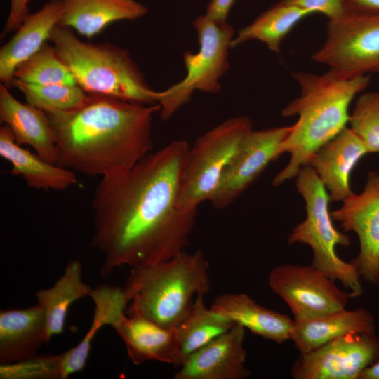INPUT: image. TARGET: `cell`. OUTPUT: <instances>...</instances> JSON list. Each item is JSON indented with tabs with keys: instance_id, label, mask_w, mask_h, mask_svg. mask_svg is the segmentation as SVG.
<instances>
[{
	"instance_id": "6da1fadb",
	"label": "cell",
	"mask_w": 379,
	"mask_h": 379,
	"mask_svg": "<svg viewBox=\"0 0 379 379\" xmlns=\"http://www.w3.org/2000/svg\"><path fill=\"white\" fill-rule=\"evenodd\" d=\"M189 147L185 140H174L125 174L102 178L93 199L90 241L104 256L102 277L125 265L162 262L185 250L197 213L178 203Z\"/></svg>"
},
{
	"instance_id": "7a4b0ae2",
	"label": "cell",
	"mask_w": 379,
	"mask_h": 379,
	"mask_svg": "<svg viewBox=\"0 0 379 379\" xmlns=\"http://www.w3.org/2000/svg\"><path fill=\"white\" fill-rule=\"evenodd\" d=\"M160 109L159 104L88 94L76 108L46 112L56 164L101 178L125 174L151 151L153 115Z\"/></svg>"
},
{
	"instance_id": "3957f363",
	"label": "cell",
	"mask_w": 379,
	"mask_h": 379,
	"mask_svg": "<svg viewBox=\"0 0 379 379\" xmlns=\"http://www.w3.org/2000/svg\"><path fill=\"white\" fill-rule=\"evenodd\" d=\"M300 95L282 110L283 117L298 116L280 152L290 154L288 164L277 174L273 186L295 178L314 153L335 138L349 123L350 106L368 86V74L347 77L329 70L324 74L294 72Z\"/></svg>"
},
{
	"instance_id": "277c9868",
	"label": "cell",
	"mask_w": 379,
	"mask_h": 379,
	"mask_svg": "<svg viewBox=\"0 0 379 379\" xmlns=\"http://www.w3.org/2000/svg\"><path fill=\"white\" fill-rule=\"evenodd\" d=\"M209 262L201 251L185 250L156 264L132 267L123 287L135 310L166 328H175L190 312L198 295L211 288Z\"/></svg>"
},
{
	"instance_id": "5b68a950",
	"label": "cell",
	"mask_w": 379,
	"mask_h": 379,
	"mask_svg": "<svg viewBox=\"0 0 379 379\" xmlns=\"http://www.w3.org/2000/svg\"><path fill=\"white\" fill-rule=\"evenodd\" d=\"M49 41L76 84L87 94L158 104V92L147 84L127 49L107 42L83 41L73 29L60 25L53 29Z\"/></svg>"
},
{
	"instance_id": "8992f818",
	"label": "cell",
	"mask_w": 379,
	"mask_h": 379,
	"mask_svg": "<svg viewBox=\"0 0 379 379\" xmlns=\"http://www.w3.org/2000/svg\"><path fill=\"white\" fill-rule=\"evenodd\" d=\"M295 182L305 201L306 218L288 234V244L310 246L313 254L311 264L333 281H340L351 298L360 296L363 288L359 272L351 262L340 258L335 251L338 245L348 247L350 239L333 224L327 190L309 164L300 168Z\"/></svg>"
},
{
	"instance_id": "52a82bcc",
	"label": "cell",
	"mask_w": 379,
	"mask_h": 379,
	"mask_svg": "<svg viewBox=\"0 0 379 379\" xmlns=\"http://www.w3.org/2000/svg\"><path fill=\"white\" fill-rule=\"evenodd\" d=\"M193 27L198 36L199 49L195 53L187 51L183 54L185 77L158 92L160 117L164 121L187 103L195 91L218 93L221 89L220 79L230 67L228 50L234 35L233 27L227 21L219 22L206 14L197 17Z\"/></svg>"
},
{
	"instance_id": "ba28073f",
	"label": "cell",
	"mask_w": 379,
	"mask_h": 379,
	"mask_svg": "<svg viewBox=\"0 0 379 379\" xmlns=\"http://www.w3.org/2000/svg\"><path fill=\"white\" fill-rule=\"evenodd\" d=\"M251 130V119L238 116L197 138L185 157L178 199L180 208L197 209L199 204L210 201L224 171Z\"/></svg>"
},
{
	"instance_id": "9c48e42d",
	"label": "cell",
	"mask_w": 379,
	"mask_h": 379,
	"mask_svg": "<svg viewBox=\"0 0 379 379\" xmlns=\"http://www.w3.org/2000/svg\"><path fill=\"white\" fill-rule=\"evenodd\" d=\"M326 31L314 61L343 77L379 73V13H345L328 20Z\"/></svg>"
},
{
	"instance_id": "30bf717a",
	"label": "cell",
	"mask_w": 379,
	"mask_h": 379,
	"mask_svg": "<svg viewBox=\"0 0 379 379\" xmlns=\"http://www.w3.org/2000/svg\"><path fill=\"white\" fill-rule=\"evenodd\" d=\"M271 291L289 307L295 321L319 317L346 308L350 293L312 264L280 265L268 275Z\"/></svg>"
},
{
	"instance_id": "8fae6325",
	"label": "cell",
	"mask_w": 379,
	"mask_h": 379,
	"mask_svg": "<svg viewBox=\"0 0 379 379\" xmlns=\"http://www.w3.org/2000/svg\"><path fill=\"white\" fill-rule=\"evenodd\" d=\"M379 359L375 333H350L308 353H300L291 368L294 379H359Z\"/></svg>"
},
{
	"instance_id": "7c38bea8",
	"label": "cell",
	"mask_w": 379,
	"mask_h": 379,
	"mask_svg": "<svg viewBox=\"0 0 379 379\" xmlns=\"http://www.w3.org/2000/svg\"><path fill=\"white\" fill-rule=\"evenodd\" d=\"M331 215L344 232L358 237L359 251L351 262L361 278L379 284V173L370 171L363 191L352 193Z\"/></svg>"
},
{
	"instance_id": "4fadbf2b",
	"label": "cell",
	"mask_w": 379,
	"mask_h": 379,
	"mask_svg": "<svg viewBox=\"0 0 379 379\" xmlns=\"http://www.w3.org/2000/svg\"><path fill=\"white\" fill-rule=\"evenodd\" d=\"M291 126L251 130L224 171L218 186L210 199L216 209L233 203L260 175L268 164L279 158L281 146Z\"/></svg>"
},
{
	"instance_id": "5bb4252c",
	"label": "cell",
	"mask_w": 379,
	"mask_h": 379,
	"mask_svg": "<svg viewBox=\"0 0 379 379\" xmlns=\"http://www.w3.org/2000/svg\"><path fill=\"white\" fill-rule=\"evenodd\" d=\"M245 328L235 324L227 332L192 353L175 373L174 379H245Z\"/></svg>"
},
{
	"instance_id": "9a60e30c",
	"label": "cell",
	"mask_w": 379,
	"mask_h": 379,
	"mask_svg": "<svg viewBox=\"0 0 379 379\" xmlns=\"http://www.w3.org/2000/svg\"><path fill=\"white\" fill-rule=\"evenodd\" d=\"M367 154L363 142L350 127H345L311 157L308 164L328 191L331 201H343L353 193L350 174Z\"/></svg>"
},
{
	"instance_id": "2e32d148",
	"label": "cell",
	"mask_w": 379,
	"mask_h": 379,
	"mask_svg": "<svg viewBox=\"0 0 379 379\" xmlns=\"http://www.w3.org/2000/svg\"><path fill=\"white\" fill-rule=\"evenodd\" d=\"M62 16L61 0H51L34 13H29L15 35L0 49V80L13 86L17 67L49 41Z\"/></svg>"
},
{
	"instance_id": "e0dca14e",
	"label": "cell",
	"mask_w": 379,
	"mask_h": 379,
	"mask_svg": "<svg viewBox=\"0 0 379 379\" xmlns=\"http://www.w3.org/2000/svg\"><path fill=\"white\" fill-rule=\"evenodd\" d=\"M112 326L123 340L135 365L157 361L174 365L177 344L175 328L161 327L135 310H129Z\"/></svg>"
},
{
	"instance_id": "ac0fdd59",
	"label": "cell",
	"mask_w": 379,
	"mask_h": 379,
	"mask_svg": "<svg viewBox=\"0 0 379 379\" xmlns=\"http://www.w3.org/2000/svg\"><path fill=\"white\" fill-rule=\"evenodd\" d=\"M44 343H48L46 317L39 304L22 309L1 310V364L30 359L37 355Z\"/></svg>"
},
{
	"instance_id": "d6986e66",
	"label": "cell",
	"mask_w": 379,
	"mask_h": 379,
	"mask_svg": "<svg viewBox=\"0 0 379 379\" xmlns=\"http://www.w3.org/2000/svg\"><path fill=\"white\" fill-rule=\"evenodd\" d=\"M0 121L11 128L17 144L29 145L46 161L57 164L55 137L46 113L18 101L2 84Z\"/></svg>"
},
{
	"instance_id": "ffe728a7",
	"label": "cell",
	"mask_w": 379,
	"mask_h": 379,
	"mask_svg": "<svg viewBox=\"0 0 379 379\" xmlns=\"http://www.w3.org/2000/svg\"><path fill=\"white\" fill-rule=\"evenodd\" d=\"M210 307L265 340L279 344L291 340L294 319L261 306L246 293L222 294Z\"/></svg>"
},
{
	"instance_id": "44dd1931",
	"label": "cell",
	"mask_w": 379,
	"mask_h": 379,
	"mask_svg": "<svg viewBox=\"0 0 379 379\" xmlns=\"http://www.w3.org/2000/svg\"><path fill=\"white\" fill-rule=\"evenodd\" d=\"M291 340L300 353H308L350 333H375V318L366 308L341 309L303 321H294Z\"/></svg>"
},
{
	"instance_id": "7402d4cb",
	"label": "cell",
	"mask_w": 379,
	"mask_h": 379,
	"mask_svg": "<svg viewBox=\"0 0 379 379\" xmlns=\"http://www.w3.org/2000/svg\"><path fill=\"white\" fill-rule=\"evenodd\" d=\"M60 26L88 39L110 24L144 16L147 8L135 0H61Z\"/></svg>"
},
{
	"instance_id": "603a6c76",
	"label": "cell",
	"mask_w": 379,
	"mask_h": 379,
	"mask_svg": "<svg viewBox=\"0 0 379 379\" xmlns=\"http://www.w3.org/2000/svg\"><path fill=\"white\" fill-rule=\"evenodd\" d=\"M0 155L11 163L10 173L20 175L29 187L62 191L77 183L73 171L48 162L17 144L6 124L0 128Z\"/></svg>"
},
{
	"instance_id": "cb8c5ba5",
	"label": "cell",
	"mask_w": 379,
	"mask_h": 379,
	"mask_svg": "<svg viewBox=\"0 0 379 379\" xmlns=\"http://www.w3.org/2000/svg\"><path fill=\"white\" fill-rule=\"evenodd\" d=\"M90 297L95 305L91 324L78 344L60 354L61 379L84 369L97 333L105 326L112 327L125 314L128 303L123 288L109 284L93 288Z\"/></svg>"
},
{
	"instance_id": "d4e9b609",
	"label": "cell",
	"mask_w": 379,
	"mask_h": 379,
	"mask_svg": "<svg viewBox=\"0 0 379 379\" xmlns=\"http://www.w3.org/2000/svg\"><path fill=\"white\" fill-rule=\"evenodd\" d=\"M93 289L84 281L81 262L73 259L52 287L36 292L37 303L45 313L48 343L53 336L63 332L70 306L79 299L90 297Z\"/></svg>"
},
{
	"instance_id": "484cf974",
	"label": "cell",
	"mask_w": 379,
	"mask_h": 379,
	"mask_svg": "<svg viewBox=\"0 0 379 379\" xmlns=\"http://www.w3.org/2000/svg\"><path fill=\"white\" fill-rule=\"evenodd\" d=\"M204 295H198L187 317L175 328L177 352L174 366L179 368L192 353L233 327L225 317L207 307Z\"/></svg>"
},
{
	"instance_id": "4316f807",
	"label": "cell",
	"mask_w": 379,
	"mask_h": 379,
	"mask_svg": "<svg viewBox=\"0 0 379 379\" xmlns=\"http://www.w3.org/2000/svg\"><path fill=\"white\" fill-rule=\"evenodd\" d=\"M310 11L290 5L284 0L261 13L253 22L240 29L234 36L230 48L249 40H258L279 53L286 36Z\"/></svg>"
},
{
	"instance_id": "83f0119b",
	"label": "cell",
	"mask_w": 379,
	"mask_h": 379,
	"mask_svg": "<svg viewBox=\"0 0 379 379\" xmlns=\"http://www.w3.org/2000/svg\"><path fill=\"white\" fill-rule=\"evenodd\" d=\"M13 86L23 94L27 103L45 112L76 108L82 105L88 96L77 84H33L14 79Z\"/></svg>"
},
{
	"instance_id": "f1b7e54d",
	"label": "cell",
	"mask_w": 379,
	"mask_h": 379,
	"mask_svg": "<svg viewBox=\"0 0 379 379\" xmlns=\"http://www.w3.org/2000/svg\"><path fill=\"white\" fill-rule=\"evenodd\" d=\"M14 79L33 84H76L54 47L48 42L17 67Z\"/></svg>"
},
{
	"instance_id": "f546056e",
	"label": "cell",
	"mask_w": 379,
	"mask_h": 379,
	"mask_svg": "<svg viewBox=\"0 0 379 379\" xmlns=\"http://www.w3.org/2000/svg\"><path fill=\"white\" fill-rule=\"evenodd\" d=\"M349 124L368 153H379V91L359 94L350 113Z\"/></svg>"
},
{
	"instance_id": "4dcf8cb0",
	"label": "cell",
	"mask_w": 379,
	"mask_h": 379,
	"mask_svg": "<svg viewBox=\"0 0 379 379\" xmlns=\"http://www.w3.org/2000/svg\"><path fill=\"white\" fill-rule=\"evenodd\" d=\"M1 379H60V355H36L30 359L1 364Z\"/></svg>"
},
{
	"instance_id": "1f68e13d",
	"label": "cell",
	"mask_w": 379,
	"mask_h": 379,
	"mask_svg": "<svg viewBox=\"0 0 379 379\" xmlns=\"http://www.w3.org/2000/svg\"><path fill=\"white\" fill-rule=\"evenodd\" d=\"M290 5L307 10L310 13H320L328 20H335L345 14L344 0H284Z\"/></svg>"
},
{
	"instance_id": "d6a6232c",
	"label": "cell",
	"mask_w": 379,
	"mask_h": 379,
	"mask_svg": "<svg viewBox=\"0 0 379 379\" xmlns=\"http://www.w3.org/2000/svg\"><path fill=\"white\" fill-rule=\"evenodd\" d=\"M30 0H11L10 9L1 37L16 31L29 14L28 3Z\"/></svg>"
},
{
	"instance_id": "836d02e7",
	"label": "cell",
	"mask_w": 379,
	"mask_h": 379,
	"mask_svg": "<svg viewBox=\"0 0 379 379\" xmlns=\"http://www.w3.org/2000/svg\"><path fill=\"white\" fill-rule=\"evenodd\" d=\"M234 1L235 0H211L207 6L206 15L217 22H226Z\"/></svg>"
},
{
	"instance_id": "e575fe53",
	"label": "cell",
	"mask_w": 379,
	"mask_h": 379,
	"mask_svg": "<svg viewBox=\"0 0 379 379\" xmlns=\"http://www.w3.org/2000/svg\"><path fill=\"white\" fill-rule=\"evenodd\" d=\"M345 13H379V0H344Z\"/></svg>"
},
{
	"instance_id": "d590c367",
	"label": "cell",
	"mask_w": 379,
	"mask_h": 379,
	"mask_svg": "<svg viewBox=\"0 0 379 379\" xmlns=\"http://www.w3.org/2000/svg\"><path fill=\"white\" fill-rule=\"evenodd\" d=\"M359 379H379V359L364 371Z\"/></svg>"
}]
</instances>
